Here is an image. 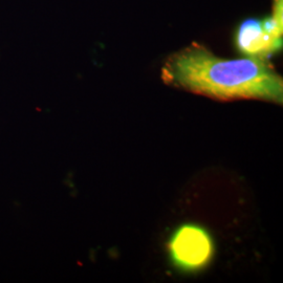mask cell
Returning <instances> with one entry per match:
<instances>
[{
  "instance_id": "1",
  "label": "cell",
  "mask_w": 283,
  "mask_h": 283,
  "mask_svg": "<svg viewBox=\"0 0 283 283\" xmlns=\"http://www.w3.org/2000/svg\"><path fill=\"white\" fill-rule=\"evenodd\" d=\"M162 78L169 85L219 100L283 101L282 78L265 60L220 58L197 43L173 54Z\"/></svg>"
},
{
  "instance_id": "2",
  "label": "cell",
  "mask_w": 283,
  "mask_h": 283,
  "mask_svg": "<svg viewBox=\"0 0 283 283\" xmlns=\"http://www.w3.org/2000/svg\"><path fill=\"white\" fill-rule=\"evenodd\" d=\"M173 262L181 268L194 270L210 261L213 243L209 234L197 225L186 224L176 231L169 244Z\"/></svg>"
},
{
  "instance_id": "3",
  "label": "cell",
  "mask_w": 283,
  "mask_h": 283,
  "mask_svg": "<svg viewBox=\"0 0 283 283\" xmlns=\"http://www.w3.org/2000/svg\"><path fill=\"white\" fill-rule=\"evenodd\" d=\"M237 49L245 57L265 60L282 47V39L270 35L261 19L250 18L238 26L235 36Z\"/></svg>"
}]
</instances>
